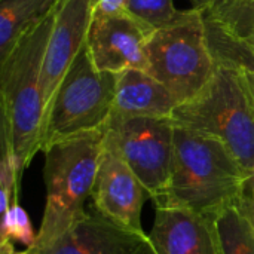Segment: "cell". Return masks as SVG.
Returning a JSON list of instances; mask_svg holds the SVG:
<instances>
[{"label": "cell", "instance_id": "6da1fadb", "mask_svg": "<svg viewBox=\"0 0 254 254\" xmlns=\"http://www.w3.org/2000/svg\"><path fill=\"white\" fill-rule=\"evenodd\" d=\"M246 182V171L220 140L176 124L171 176L156 207H182L214 217L244 196Z\"/></svg>", "mask_w": 254, "mask_h": 254}, {"label": "cell", "instance_id": "7a4b0ae2", "mask_svg": "<svg viewBox=\"0 0 254 254\" xmlns=\"http://www.w3.org/2000/svg\"><path fill=\"white\" fill-rule=\"evenodd\" d=\"M55 10L57 7L28 30L10 54L0 61L1 146L12 150L21 174L36 153L42 152L45 106L40 73Z\"/></svg>", "mask_w": 254, "mask_h": 254}, {"label": "cell", "instance_id": "3957f363", "mask_svg": "<svg viewBox=\"0 0 254 254\" xmlns=\"http://www.w3.org/2000/svg\"><path fill=\"white\" fill-rule=\"evenodd\" d=\"M104 150V129L55 141L43 149L46 201L34 252H45L86 211Z\"/></svg>", "mask_w": 254, "mask_h": 254}, {"label": "cell", "instance_id": "277c9868", "mask_svg": "<svg viewBox=\"0 0 254 254\" xmlns=\"http://www.w3.org/2000/svg\"><path fill=\"white\" fill-rule=\"evenodd\" d=\"M171 118L177 125L220 140L249 179L254 168V97L240 68L217 64L207 86Z\"/></svg>", "mask_w": 254, "mask_h": 254}, {"label": "cell", "instance_id": "5b68a950", "mask_svg": "<svg viewBox=\"0 0 254 254\" xmlns=\"http://www.w3.org/2000/svg\"><path fill=\"white\" fill-rule=\"evenodd\" d=\"M118 77L116 73L98 70L85 45L45 113L42 152L55 141L104 129L113 112Z\"/></svg>", "mask_w": 254, "mask_h": 254}, {"label": "cell", "instance_id": "8992f818", "mask_svg": "<svg viewBox=\"0 0 254 254\" xmlns=\"http://www.w3.org/2000/svg\"><path fill=\"white\" fill-rule=\"evenodd\" d=\"M217 63L211 52L204 13L183 10L173 24L156 30L147 45V73L176 97L179 106L210 82Z\"/></svg>", "mask_w": 254, "mask_h": 254}, {"label": "cell", "instance_id": "52a82bcc", "mask_svg": "<svg viewBox=\"0 0 254 254\" xmlns=\"http://www.w3.org/2000/svg\"><path fill=\"white\" fill-rule=\"evenodd\" d=\"M173 118H116L104 128V144L137 176L159 205L167 193L174 156Z\"/></svg>", "mask_w": 254, "mask_h": 254}, {"label": "cell", "instance_id": "ba28073f", "mask_svg": "<svg viewBox=\"0 0 254 254\" xmlns=\"http://www.w3.org/2000/svg\"><path fill=\"white\" fill-rule=\"evenodd\" d=\"M155 31L128 12L92 15L86 45L95 67L101 71H147V45Z\"/></svg>", "mask_w": 254, "mask_h": 254}, {"label": "cell", "instance_id": "9c48e42d", "mask_svg": "<svg viewBox=\"0 0 254 254\" xmlns=\"http://www.w3.org/2000/svg\"><path fill=\"white\" fill-rule=\"evenodd\" d=\"M91 21L92 0H60L40 73L45 113L67 70L86 45Z\"/></svg>", "mask_w": 254, "mask_h": 254}, {"label": "cell", "instance_id": "30bf717a", "mask_svg": "<svg viewBox=\"0 0 254 254\" xmlns=\"http://www.w3.org/2000/svg\"><path fill=\"white\" fill-rule=\"evenodd\" d=\"M147 192L128 165L106 144L92 189V208L110 222L143 232L141 211Z\"/></svg>", "mask_w": 254, "mask_h": 254}, {"label": "cell", "instance_id": "8fae6325", "mask_svg": "<svg viewBox=\"0 0 254 254\" xmlns=\"http://www.w3.org/2000/svg\"><path fill=\"white\" fill-rule=\"evenodd\" d=\"M40 254L156 253L149 235L125 229L92 210L85 211L61 238Z\"/></svg>", "mask_w": 254, "mask_h": 254}, {"label": "cell", "instance_id": "7c38bea8", "mask_svg": "<svg viewBox=\"0 0 254 254\" xmlns=\"http://www.w3.org/2000/svg\"><path fill=\"white\" fill-rule=\"evenodd\" d=\"M156 254H222L214 217L162 205L149 234Z\"/></svg>", "mask_w": 254, "mask_h": 254}, {"label": "cell", "instance_id": "4fadbf2b", "mask_svg": "<svg viewBox=\"0 0 254 254\" xmlns=\"http://www.w3.org/2000/svg\"><path fill=\"white\" fill-rule=\"evenodd\" d=\"M204 19L216 63L246 70L254 54V0H240L225 13Z\"/></svg>", "mask_w": 254, "mask_h": 254}, {"label": "cell", "instance_id": "5bb4252c", "mask_svg": "<svg viewBox=\"0 0 254 254\" xmlns=\"http://www.w3.org/2000/svg\"><path fill=\"white\" fill-rule=\"evenodd\" d=\"M177 107L176 97L146 70L131 68L119 74L112 116L171 118Z\"/></svg>", "mask_w": 254, "mask_h": 254}, {"label": "cell", "instance_id": "9a60e30c", "mask_svg": "<svg viewBox=\"0 0 254 254\" xmlns=\"http://www.w3.org/2000/svg\"><path fill=\"white\" fill-rule=\"evenodd\" d=\"M60 0H0V61L21 37L49 16Z\"/></svg>", "mask_w": 254, "mask_h": 254}, {"label": "cell", "instance_id": "2e32d148", "mask_svg": "<svg viewBox=\"0 0 254 254\" xmlns=\"http://www.w3.org/2000/svg\"><path fill=\"white\" fill-rule=\"evenodd\" d=\"M241 199L214 216L222 254H254V223Z\"/></svg>", "mask_w": 254, "mask_h": 254}, {"label": "cell", "instance_id": "e0dca14e", "mask_svg": "<svg viewBox=\"0 0 254 254\" xmlns=\"http://www.w3.org/2000/svg\"><path fill=\"white\" fill-rule=\"evenodd\" d=\"M37 234H34L30 217L27 211L18 204L12 202L9 210L1 214V229H0V254L15 253L13 241L33 249L36 244Z\"/></svg>", "mask_w": 254, "mask_h": 254}, {"label": "cell", "instance_id": "ac0fdd59", "mask_svg": "<svg viewBox=\"0 0 254 254\" xmlns=\"http://www.w3.org/2000/svg\"><path fill=\"white\" fill-rule=\"evenodd\" d=\"M125 12L150 28L159 30L179 19L183 10L176 9L174 0H127Z\"/></svg>", "mask_w": 254, "mask_h": 254}, {"label": "cell", "instance_id": "d6986e66", "mask_svg": "<svg viewBox=\"0 0 254 254\" xmlns=\"http://www.w3.org/2000/svg\"><path fill=\"white\" fill-rule=\"evenodd\" d=\"M127 0H92V15H115L125 12Z\"/></svg>", "mask_w": 254, "mask_h": 254}, {"label": "cell", "instance_id": "ffe728a7", "mask_svg": "<svg viewBox=\"0 0 254 254\" xmlns=\"http://www.w3.org/2000/svg\"><path fill=\"white\" fill-rule=\"evenodd\" d=\"M240 0H216V4L214 7L204 16H208V18H216L222 13H225L229 7H232L235 3H238Z\"/></svg>", "mask_w": 254, "mask_h": 254}, {"label": "cell", "instance_id": "44dd1931", "mask_svg": "<svg viewBox=\"0 0 254 254\" xmlns=\"http://www.w3.org/2000/svg\"><path fill=\"white\" fill-rule=\"evenodd\" d=\"M189 1L192 3V9H196L204 15H207L216 4V0H189Z\"/></svg>", "mask_w": 254, "mask_h": 254}, {"label": "cell", "instance_id": "7402d4cb", "mask_svg": "<svg viewBox=\"0 0 254 254\" xmlns=\"http://www.w3.org/2000/svg\"><path fill=\"white\" fill-rule=\"evenodd\" d=\"M247 214L250 216V219L253 220L254 223V192H250V193H244L243 199H241Z\"/></svg>", "mask_w": 254, "mask_h": 254}, {"label": "cell", "instance_id": "603a6c76", "mask_svg": "<svg viewBox=\"0 0 254 254\" xmlns=\"http://www.w3.org/2000/svg\"><path fill=\"white\" fill-rule=\"evenodd\" d=\"M250 192H254V168L252 171V174L249 176L247 182H246V190L244 193H250Z\"/></svg>", "mask_w": 254, "mask_h": 254}, {"label": "cell", "instance_id": "cb8c5ba5", "mask_svg": "<svg viewBox=\"0 0 254 254\" xmlns=\"http://www.w3.org/2000/svg\"><path fill=\"white\" fill-rule=\"evenodd\" d=\"M243 71V70H241ZM244 73V76H246V80H247V83H249V88H250V91H252V94H253L254 97V73H247V71H243Z\"/></svg>", "mask_w": 254, "mask_h": 254}, {"label": "cell", "instance_id": "d4e9b609", "mask_svg": "<svg viewBox=\"0 0 254 254\" xmlns=\"http://www.w3.org/2000/svg\"><path fill=\"white\" fill-rule=\"evenodd\" d=\"M243 71H247V73H254V54L252 55V58H250V63H249L247 68H246V70H243Z\"/></svg>", "mask_w": 254, "mask_h": 254}, {"label": "cell", "instance_id": "484cf974", "mask_svg": "<svg viewBox=\"0 0 254 254\" xmlns=\"http://www.w3.org/2000/svg\"><path fill=\"white\" fill-rule=\"evenodd\" d=\"M12 254H40V253L34 252L33 249H27L25 252H15V253H12Z\"/></svg>", "mask_w": 254, "mask_h": 254}]
</instances>
